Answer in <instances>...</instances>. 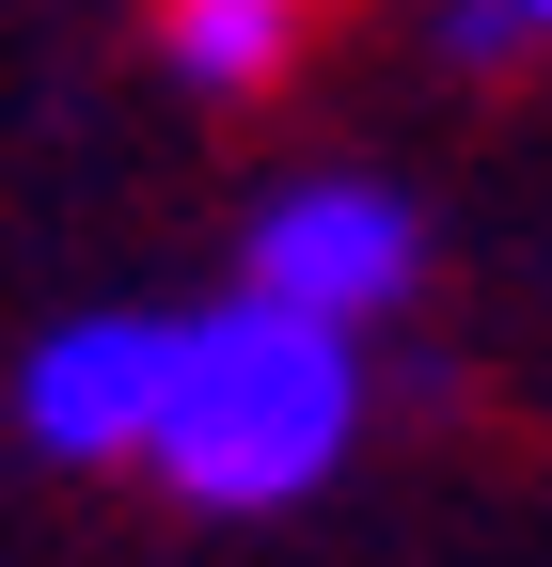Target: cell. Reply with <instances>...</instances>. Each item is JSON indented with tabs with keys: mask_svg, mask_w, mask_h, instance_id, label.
<instances>
[{
	"mask_svg": "<svg viewBox=\"0 0 552 567\" xmlns=\"http://www.w3.org/2000/svg\"><path fill=\"white\" fill-rule=\"evenodd\" d=\"M159 347H174V316H126V300L48 316V331L17 347V442H32V457H63V473H143Z\"/></svg>",
	"mask_w": 552,
	"mask_h": 567,
	"instance_id": "3957f363",
	"label": "cell"
},
{
	"mask_svg": "<svg viewBox=\"0 0 552 567\" xmlns=\"http://www.w3.org/2000/svg\"><path fill=\"white\" fill-rule=\"evenodd\" d=\"M331 32V0H159V63L190 95H268V80H300Z\"/></svg>",
	"mask_w": 552,
	"mask_h": 567,
	"instance_id": "277c9868",
	"label": "cell"
},
{
	"mask_svg": "<svg viewBox=\"0 0 552 567\" xmlns=\"http://www.w3.org/2000/svg\"><path fill=\"white\" fill-rule=\"evenodd\" d=\"M505 32H521V48H552V0H505Z\"/></svg>",
	"mask_w": 552,
	"mask_h": 567,
	"instance_id": "5b68a950",
	"label": "cell"
},
{
	"mask_svg": "<svg viewBox=\"0 0 552 567\" xmlns=\"http://www.w3.org/2000/svg\"><path fill=\"white\" fill-rule=\"evenodd\" d=\"M364 442V331L285 316V300H190L159 347V425H143V473L205 520H285L316 505Z\"/></svg>",
	"mask_w": 552,
	"mask_h": 567,
	"instance_id": "6da1fadb",
	"label": "cell"
},
{
	"mask_svg": "<svg viewBox=\"0 0 552 567\" xmlns=\"http://www.w3.org/2000/svg\"><path fill=\"white\" fill-rule=\"evenodd\" d=\"M237 284L285 300V316H331V331H395L427 300V205L379 189V174H300V189L253 205Z\"/></svg>",
	"mask_w": 552,
	"mask_h": 567,
	"instance_id": "7a4b0ae2",
	"label": "cell"
}]
</instances>
